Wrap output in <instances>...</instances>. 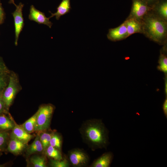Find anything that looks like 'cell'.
<instances>
[{"mask_svg":"<svg viewBox=\"0 0 167 167\" xmlns=\"http://www.w3.org/2000/svg\"><path fill=\"white\" fill-rule=\"evenodd\" d=\"M79 131L83 141L93 150L106 148L108 145L109 132L101 119L86 121Z\"/></svg>","mask_w":167,"mask_h":167,"instance_id":"obj_1","label":"cell"},{"mask_svg":"<svg viewBox=\"0 0 167 167\" xmlns=\"http://www.w3.org/2000/svg\"><path fill=\"white\" fill-rule=\"evenodd\" d=\"M142 34L151 41L164 45L167 42V21L148 12L141 21Z\"/></svg>","mask_w":167,"mask_h":167,"instance_id":"obj_2","label":"cell"},{"mask_svg":"<svg viewBox=\"0 0 167 167\" xmlns=\"http://www.w3.org/2000/svg\"><path fill=\"white\" fill-rule=\"evenodd\" d=\"M54 107L51 104L44 105L38 109L34 131L39 132L48 129Z\"/></svg>","mask_w":167,"mask_h":167,"instance_id":"obj_3","label":"cell"},{"mask_svg":"<svg viewBox=\"0 0 167 167\" xmlns=\"http://www.w3.org/2000/svg\"><path fill=\"white\" fill-rule=\"evenodd\" d=\"M20 89L21 87L16 74L14 72L10 73L8 84L3 91L2 95L7 110H8L16 94Z\"/></svg>","mask_w":167,"mask_h":167,"instance_id":"obj_4","label":"cell"},{"mask_svg":"<svg viewBox=\"0 0 167 167\" xmlns=\"http://www.w3.org/2000/svg\"><path fill=\"white\" fill-rule=\"evenodd\" d=\"M131 12L127 18L134 19L141 22L143 17L152 8L143 0H132Z\"/></svg>","mask_w":167,"mask_h":167,"instance_id":"obj_5","label":"cell"},{"mask_svg":"<svg viewBox=\"0 0 167 167\" xmlns=\"http://www.w3.org/2000/svg\"><path fill=\"white\" fill-rule=\"evenodd\" d=\"M68 159L72 165L75 167L86 166L88 163L89 157L83 150L74 148L69 151Z\"/></svg>","mask_w":167,"mask_h":167,"instance_id":"obj_6","label":"cell"},{"mask_svg":"<svg viewBox=\"0 0 167 167\" xmlns=\"http://www.w3.org/2000/svg\"><path fill=\"white\" fill-rule=\"evenodd\" d=\"M24 4L20 2L16 6V9L12 14L14 17L15 28V44L17 45L19 34L24 25V19L23 15V9Z\"/></svg>","mask_w":167,"mask_h":167,"instance_id":"obj_7","label":"cell"},{"mask_svg":"<svg viewBox=\"0 0 167 167\" xmlns=\"http://www.w3.org/2000/svg\"><path fill=\"white\" fill-rule=\"evenodd\" d=\"M107 37L112 41H120L127 38L126 26L125 22L116 28L109 29Z\"/></svg>","mask_w":167,"mask_h":167,"instance_id":"obj_8","label":"cell"},{"mask_svg":"<svg viewBox=\"0 0 167 167\" xmlns=\"http://www.w3.org/2000/svg\"><path fill=\"white\" fill-rule=\"evenodd\" d=\"M28 18L30 20L39 24L46 25L50 28L53 24L52 22L49 20V17H47L44 13L37 9L33 5L30 6Z\"/></svg>","mask_w":167,"mask_h":167,"instance_id":"obj_9","label":"cell"},{"mask_svg":"<svg viewBox=\"0 0 167 167\" xmlns=\"http://www.w3.org/2000/svg\"><path fill=\"white\" fill-rule=\"evenodd\" d=\"M10 136L28 144L35 135L27 132L21 125H19L15 122Z\"/></svg>","mask_w":167,"mask_h":167,"instance_id":"obj_10","label":"cell"},{"mask_svg":"<svg viewBox=\"0 0 167 167\" xmlns=\"http://www.w3.org/2000/svg\"><path fill=\"white\" fill-rule=\"evenodd\" d=\"M27 146V143L10 136L6 149L8 152L17 155L22 153L26 150Z\"/></svg>","mask_w":167,"mask_h":167,"instance_id":"obj_11","label":"cell"},{"mask_svg":"<svg viewBox=\"0 0 167 167\" xmlns=\"http://www.w3.org/2000/svg\"><path fill=\"white\" fill-rule=\"evenodd\" d=\"M124 22L126 26L127 37L135 33L142 34L141 22L134 19L127 17Z\"/></svg>","mask_w":167,"mask_h":167,"instance_id":"obj_12","label":"cell"},{"mask_svg":"<svg viewBox=\"0 0 167 167\" xmlns=\"http://www.w3.org/2000/svg\"><path fill=\"white\" fill-rule=\"evenodd\" d=\"M113 153L108 152L103 154L96 160L91 165L92 167H109L113 158Z\"/></svg>","mask_w":167,"mask_h":167,"instance_id":"obj_13","label":"cell"},{"mask_svg":"<svg viewBox=\"0 0 167 167\" xmlns=\"http://www.w3.org/2000/svg\"><path fill=\"white\" fill-rule=\"evenodd\" d=\"M152 11L161 19L167 21V0H159L153 6Z\"/></svg>","mask_w":167,"mask_h":167,"instance_id":"obj_14","label":"cell"},{"mask_svg":"<svg viewBox=\"0 0 167 167\" xmlns=\"http://www.w3.org/2000/svg\"><path fill=\"white\" fill-rule=\"evenodd\" d=\"M71 9L70 0H62L57 8L56 12L54 13L50 12V19L55 16L57 20H59L60 17L69 13Z\"/></svg>","mask_w":167,"mask_h":167,"instance_id":"obj_15","label":"cell"},{"mask_svg":"<svg viewBox=\"0 0 167 167\" xmlns=\"http://www.w3.org/2000/svg\"><path fill=\"white\" fill-rule=\"evenodd\" d=\"M26 150V153L28 156L36 153L43 152V147L38 134L36 135L33 142L29 145L27 146Z\"/></svg>","mask_w":167,"mask_h":167,"instance_id":"obj_16","label":"cell"},{"mask_svg":"<svg viewBox=\"0 0 167 167\" xmlns=\"http://www.w3.org/2000/svg\"><path fill=\"white\" fill-rule=\"evenodd\" d=\"M163 45V46L160 52V55L158 60L159 65L157 66V69L166 74L167 73V44Z\"/></svg>","mask_w":167,"mask_h":167,"instance_id":"obj_17","label":"cell"},{"mask_svg":"<svg viewBox=\"0 0 167 167\" xmlns=\"http://www.w3.org/2000/svg\"><path fill=\"white\" fill-rule=\"evenodd\" d=\"M15 123L13 121L5 114H0V130L4 131L12 130Z\"/></svg>","mask_w":167,"mask_h":167,"instance_id":"obj_18","label":"cell"},{"mask_svg":"<svg viewBox=\"0 0 167 167\" xmlns=\"http://www.w3.org/2000/svg\"><path fill=\"white\" fill-rule=\"evenodd\" d=\"M38 111L24 123L21 126L28 133L31 134L34 131Z\"/></svg>","mask_w":167,"mask_h":167,"instance_id":"obj_19","label":"cell"},{"mask_svg":"<svg viewBox=\"0 0 167 167\" xmlns=\"http://www.w3.org/2000/svg\"><path fill=\"white\" fill-rule=\"evenodd\" d=\"M29 162L34 167H46L47 160L44 156L34 155L30 159Z\"/></svg>","mask_w":167,"mask_h":167,"instance_id":"obj_20","label":"cell"},{"mask_svg":"<svg viewBox=\"0 0 167 167\" xmlns=\"http://www.w3.org/2000/svg\"><path fill=\"white\" fill-rule=\"evenodd\" d=\"M44 153L48 157L52 159L57 160L63 159L61 152L50 145L47 148Z\"/></svg>","mask_w":167,"mask_h":167,"instance_id":"obj_21","label":"cell"},{"mask_svg":"<svg viewBox=\"0 0 167 167\" xmlns=\"http://www.w3.org/2000/svg\"><path fill=\"white\" fill-rule=\"evenodd\" d=\"M38 133L40 139L43 147V153H44L47 148L49 145L52 133H49L44 131Z\"/></svg>","mask_w":167,"mask_h":167,"instance_id":"obj_22","label":"cell"},{"mask_svg":"<svg viewBox=\"0 0 167 167\" xmlns=\"http://www.w3.org/2000/svg\"><path fill=\"white\" fill-rule=\"evenodd\" d=\"M61 136L57 133H52L49 145L61 152L62 146Z\"/></svg>","mask_w":167,"mask_h":167,"instance_id":"obj_23","label":"cell"},{"mask_svg":"<svg viewBox=\"0 0 167 167\" xmlns=\"http://www.w3.org/2000/svg\"><path fill=\"white\" fill-rule=\"evenodd\" d=\"M49 165L52 167H68L70 165L68 161L66 159L57 160L51 159Z\"/></svg>","mask_w":167,"mask_h":167,"instance_id":"obj_24","label":"cell"},{"mask_svg":"<svg viewBox=\"0 0 167 167\" xmlns=\"http://www.w3.org/2000/svg\"><path fill=\"white\" fill-rule=\"evenodd\" d=\"M8 133L5 131L0 132V152L3 151L7 145V141L9 138Z\"/></svg>","mask_w":167,"mask_h":167,"instance_id":"obj_25","label":"cell"},{"mask_svg":"<svg viewBox=\"0 0 167 167\" xmlns=\"http://www.w3.org/2000/svg\"><path fill=\"white\" fill-rule=\"evenodd\" d=\"M10 73L0 74V93L3 92L8 84Z\"/></svg>","mask_w":167,"mask_h":167,"instance_id":"obj_26","label":"cell"},{"mask_svg":"<svg viewBox=\"0 0 167 167\" xmlns=\"http://www.w3.org/2000/svg\"><path fill=\"white\" fill-rule=\"evenodd\" d=\"M9 73H10V71L2 59L0 58V74Z\"/></svg>","mask_w":167,"mask_h":167,"instance_id":"obj_27","label":"cell"},{"mask_svg":"<svg viewBox=\"0 0 167 167\" xmlns=\"http://www.w3.org/2000/svg\"><path fill=\"white\" fill-rule=\"evenodd\" d=\"M3 92L0 93V114L6 112L5 105L2 98Z\"/></svg>","mask_w":167,"mask_h":167,"instance_id":"obj_28","label":"cell"},{"mask_svg":"<svg viewBox=\"0 0 167 167\" xmlns=\"http://www.w3.org/2000/svg\"><path fill=\"white\" fill-rule=\"evenodd\" d=\"M4 11L2 4L0 2V24L3 22L4 19Z\"/></svg>","mask_w":167,"mask_h":167,"instance_id":"obj_29","label":"cell"},{"mask_svg":"<svg viewBox=\"0 0 167 167\" xmlns=\"http://www.w3.org/2000/svg\"><path fill=\"white\" fill-rule=\"evenodd\" d=\"M162 109L164 113L166 118H167V98L165 99L162 105Z\"/></svg>","mask_w":167,"mask_h":167,"instance_id":"obj_30","label":"cell"},{"mask_svg":"<svg viewBox=\"0 0 167 167\" xmlns=\"http://www.w3.org/2000/svg\"><path fill=\"white\" fill-rule=\"evenodd\" d=\"M148 5L152 7L159 0H143Z\"/></svg>","mask_w":167,"mask_h":167,"instance_id":"obj_31","label":"cell"},{"mask_svg":"<svg viewBox=\"0 0 167 167\" xmlns=\"http://www.w3.org/2000/svg\"><path fill=\"white\" fill-rule=\"evenodd\" d=\"M165 93L166 97H167V76L165 77Z\"/></svg>","mask_w":167,"mask_h":167,"instance_id":"obj_32","label":"cell"},{"mask_svg":"<svg viewBox=\"0 0 167 167\" xmlns=\"http://www.w3.org/2000/svg\"><path fill=\"white\" fill-rule=\"evenodd\" d=\"M9 3L10 4H14L15 6L17 5L15 3L14 0H10L9 2Z\"/></svg>","mask_w":167,"mask_h":167,"instance_id":"obj_33","label":"cell"},{"mask_svg":"<svg viewBox=\"0 0 167 167\" xmlns=\"http://www.w3.org/2000/svg\"><path fill=\"white\" fill-rule=\"evenodd\" d=\"M6 165L5 164H0V167H4Z\"/></svg>","mask_w":167,"mask_h":167,"instance_id":"obj_34","label":"cell"},{"mask_svg":"<svg viewBox=\"0 0 167 167\" xmlns=\"http://www.w3.org/2000/svg\"><path fill=\"white\" fill-rule=\"evenodd\" d=\"M2 154V152H0V156H1Z\"/></svg>","mask_w":167,"mask_h":167,"instance_id":"obj_35","label":"cell"},{"mask_svg":"<svg viewBox=\"0 0 167 167\" xmlns=\"http://www.w3.org/2000/svg\"></svg>","mask_w":167,"mask_h":167,"instance_id":"obj_36","label":"cell"}]
</instances>
